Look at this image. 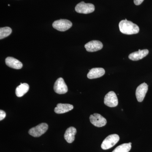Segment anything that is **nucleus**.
<instances>
[{
  "label": "nucleus",
  "mask_w": 152,
  "mask_h": 152,
  "mask_svg": "<svg viewBox=\"0 0 152 152\" xmlns=\"http://www.w3.org/2000/svg\"><path fill=\"white\" fill-rule=\"evenodd\" d=\"M120 31L127 35H132L139 33L140 28L137 25L126 19L122 20L119 24Z\"/></svg>",
  "instance_id": "obj_1"
},
{
  "label": "nucleus",
  "mask_w": 152,
  "mask_h": 152,
  "mask_svg": "<svg viewBox=\"0 0 152 152\" xmlns=\"http://www.w3.org/2000/svg\"><path fill=\"white\" fill-rule=\"evenodd\" d=\"M120 137L116 134L110 135L105 139L101 145L102 149L106 150L111 148L119 141Z\"/></svg>",
  "instance_id": "obj_2"
},
{
  "label": "nucleus",
  "mask_w": 152,
  "mask_h": 152,
  "mask_svg": "<svg viewBox=\"0 0 152 152\" xmlns=\"http://www.w3.org/2000/svg\"><path fill=\"white\" fill-rule=\"evenodd\" d=\"M72 23L70 21L66 19H61L55 21L53 23V27L60 31H65L70 28Z\"/></svg>",
  "instance_id": "obj_3"
},
{
  "label": "nucleus",
  "mask_w": 152,
  "mask_h": 152,
  "mask_svg": "<svg viewBox=\"0 0 152 152\" xmlns=\"http://www.w3.org/2000/svg\"><path fill=\"white\" fill-rule=\"evenodd\" d=\"M76 12L80 14H88L93 12L95 10L94 5L90 3H85L82 1L76 5L75 8Z\"/></svg>",
  "instance_id": "obj_4"
},
{
  "label": "nucleus",
  "mask_w": 152,
  "mask_h": 152,
  "mask_svg": "<svg viewBox=\"0 0 152 152\" xmlns=\"http://www.w3.org/2000/svg\"><path fill=\"white\" fill-rule=\"evenodd\" d=\"M48 126L47 124L42 123L30 129L28 133L33 137H38L45 134L48 130Z\"/></svg>",
  "instance_id": "obj_5"
},
{
  "label": "nucleus",
  "mask_w": 152,
  "mask_h": 152,
  "mask_svg": "<svg viewBox=\"0 0 152 152\" xmlns=\"http://www.w3.org/2000/svg\"><path fill=\"white\" fill-rule=\"evenodd\" d=\"M104 103L106 106L110 107H114L118 106V102L115 93L111 91L107 94L105 96Z\"/></svg>",
  "instance_id": "obj_6"
},
{
  "label": "nucleus",
  "mask_w": 152,
  "mask_h": 152,
  "mask_svg": "<svg viewBox=\"0 0 152 152\" xmlns=\"http://www.w3.org/2000/svg\"><path fill=\"white\" fill-rule=\"evenodd\" d=\"M55 92L59 94H64L67 92L68 87L63 78L57 79L54 86Z\"/></svg>",
  "instance_id": "obj_7"
},
{
  "label": "nucleus",
  "mask_w": 152,
  "mask_h": 152,
  "mask_svg": "<svg viewBox=\"0 0 152 152\" xmlns=\"http://www.w3.org/2000/svg\"><path fill=\"white\" fill-rule=\"evenodd\" d=\"M90 120L91 123L97 127H102L105 126L107 123L106 119L100 114L95 113L91 115Z\"/></svg>",
  "instance_id": "obj_8"
},
{
  "label": "nucleus",
  "mask_w": 152,
  "mask_h": 152,
  "mask_svg": "<svg viewBox=\"0 0 152 152\" xmlns=\"http://www.w3.org/2000/svg\"><path fill=\"white\" fill-rule=\"evenodd\" d=\"M148 91V85L144 83L137 88L136 91V96L137 100L140 102L143 100Z\"/></svg>",
  "instance_id": "obj_9"
},
{
  "label": "nucleus",
  "mask_w": 152,
  "mask_h": 152,
  "mask_svg": "<svg viewBox=\"0 0 152 152\" xmlns=\"http://www.w3.org/2000/svg\"><path fill=\"white\" fill-rule=\"evenodd\" d=\"M103 45L100 41L93 40L86 44L85 48L87 51L94 52L99 50L103 48Z\"/></svg>",
  "instance_id": "obj_10"
},
{
  "label": "nucleus",
  "mask_w": 152,
  "mask_h": 152,
  "mask_svg": "<svg viewBox=\"0 0 152 152\" xmlns=\"http://www.w3.org/2000/svg\"><path fill=\"white\" fill-rule=\"evenodd\" d=\"M105 71L102 68H95L90 70L87 75L88 78L94 79L98 78L104 75Z\"/></svg>",
  "instance_id": "obj_11"
},
{
  "label": "nucleus",
  "mask_w": 152,
  "mask_h": 152,
  "mask_svg": "<svg viewBox=\"0 0 152 152\" xmlns=\"http://www.w3.org/2000/svg\"><path fill=\"white\" fill-rule=\"evenodd\" d=\"M5 63L8 66L16 69H20L23 67V64L19 60L13 57H7L5 60Z\"/></svg>",
  "instance_id": "obj_12"
},
{
  "label": "nucleus",
  "mask_w": 152,
  "mask_h": 152,
  "mask_svg": "<svg viewBox=\"0 0 152 152\" xmlns=\"http://www.w3.org/2000/svg\"><path fill=\"white\" fill-rule=\"evenodd\" d=\"M148 50H139L138 51L134 52L129 55V59L133 61H137L143 58L144 57L146 56L148 54Z\"/></svg>",
  "instance_id": "obj_13"
},
{
  "label": "nucleus",
  "mask_w": 152,
  "mask_h": 152,
  "mask_svg": "<svg viewBox=\"0 0 152 152\" xmlns=\"http://www.w3.org/2000/svg\"><path fill=\"white\" fill-rule=\"evenodd\" d=\"M74 108L72 105L68 104H58L55 108L54 111L57 114H63L72 110Z\"/></svg>",
  "instance_id": "obj_14"
},
{
  "label": "nucleus",
  "mask_w": 152,
  "mask_h": 152,
  "mask_svg": "<svg viewBox=\"0 0 152 152\" xmlns=\"http://www.w3.org/2000/svg\"><path fill=\"white\" fill-rule=\"evenodd\" d=\"M77 133V129L74 127L68 128L65 133V140L69 143H72L75 140V135Z\"/></svg>",
  "instance_id": "obj_15"
},
{
  "label": "nucleus",
  "mask_w": 152,
  "mask_h": 152,
  "mask_svg": "<svg viewBox=\"0 0 152 152\" xmlns=\"http://www.w3.org/2000/svg\"><path fill=\"white\" fill-rule=\"evenodd\" d=\"M29 90V86L27 83H22L17 87L15 90L16 95L18 97H21L28 92Z\"/></svg>",
  "instance_id": "obj_16"
},
{
  "label": "nucleus",
  "mask_w": 152,
  "mask_h": 152,
  "mask_svg": "<svg viewBox=\"0 0 152 152\" xmlns=\"http://www.w3.org/2000/svg\"><path fill=\"white\" fill-rule=\"evenodd\" d=\"M132 143L122 144L114 150L112 152H129L132 148Z\"/></svg>",
  "instance_id": "obj_17"
},
{
  "label": "nucleus",
  "mask_w": 152,
  "mask_h": 152,
  "mask_svg": "<svg viewBox=\"0 0 152 152\" xmlns=\"http://www.w3.org/2000/svg\"><path fill=\"white\" fill-rule=\"evenodd\" d=\"M12 32V30L9 27L1 28H0V39H2L4 38L8 37Z\"/></svg>",
  "instance_id": "obj_18"
},
{
  "label": "nucleus",
  "mask_w": 152,
  "mask_h": 152,
  "mask_svg": "<svg viewBox=\"0 0 152 152\" xmlns=\"http://www.w3.org/2000/svg\"><path fill=\"white\" fill-rule=\"evenodd\" d=\"M6 116V114L5 112L2 110H0V121L4 119Z\"/></svg>",
  "instance_id": "obj_19"
},
{
  "label": "nucleus",
  "mask_w": 152,
  "mask_h": 152,
  "mask_svg": "<svg viewBox=\"0 0 152 152\" xmlns=\"http://www.w3.org/2000/svg\"><path fill=\"white\" fill-rule=\"evenodd\" d=\"M143 1L144 0H134V3L136 5H140Z\"/></svg>",
  "instance_id": "obj_20"
}]
</instances>
